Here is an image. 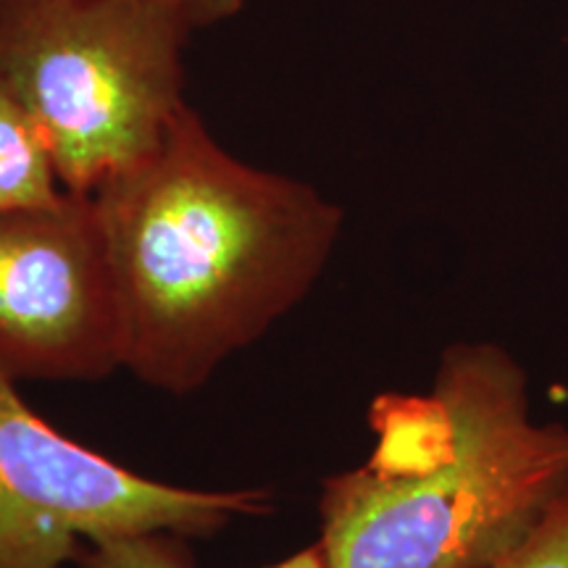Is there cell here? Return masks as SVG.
<instances>
[{
  "instance_id": "obj_1",
  "label": "cell",
  "mask_w": 568,
  "mask_h": 568,
  "mask_svg": "<svg viewBox=\"0 0 568 568\" xmlns=\"http://www.w3.org/2000/svg\"><path fill=\"white\" fill-rule=\"evenodd\" d=\"M122 368L187 395L314 290L343 211L224 151L187 103L161 145L92 193Z\"/></svg>"
},
{
  "instance_id": "obj_2",
  "label": "cell",
  "mask_w": 568,
  "mask_h": 568,
  "mask_svg": "<svg viewBox=\"0 0 568 568\" xmlns=\"http://www.w3.org/2000/svg\"><path fill=\"white\" fill-rule=\"evenodd\" d=\"M366 464L324 479L326 568H495L568 493V426L535 424L527 372L453 343L426 395H379Z\"/></svg>"
},
{
  "instance_id": "obj_8",
  "label": "cell",
  "mask_w": 568,
  "mask_h": 568,
  "mask_svg": "<svg viewBox=\"0 0 568 568\" xmlns=\"http://www.w3.org/2000/svg\"><path fill=\"white\" fill-rule=\"evenodd\" d=\"M495 568H568V493L545 521Z\"/></svg>"
},
{
  "instance_id": "obj_3",
  "label": "cell",
  "mask_w": 568,
  "mask_h": 568,
  "mask_svg": "<svg viewBox=\"0 0 568 568\" xmlns=\"http://www.w3.org/2000/svg\"><path fill=\"white\" fill-rule=\"evenodd\" d=\"M193 30L159 0H0V77L67 193H98L161 145Z\"/></svg>"
},
{
  "instance_id": "obj_6",
  "label": "cell",
  "mask_w": 568,
  "mask_h": 568,
  "mask_svg": "<svg viewBox=\"0 0 568 568\" xmlns=\"http://www.w3.org/2000/svg\"><path fill=\"white\" fill-rule=\"evenodd\" d=\"M67 190L32 116L0 77V211L61 201Z\"/></svg>"
},
{
  "instance_id": "obj_4",
  "label": "cell",
  "mask_w": 568,
  "mask_h": 568,
  "mask_svg": "<svg viewBox=\"0 0 568 568\" xmlns=\"http://www.w3.org/2000/svg\"><path fill=\"white\" fill-rule=\"evenodd\" d=\"M272 514L268 489H190L140 477L40 418L0 376V568H63L84 545L172 531L213 537Z\"/></svg>"
},
{
  "instance_id": "obj_5",
  "label": "cell",
  "mask_w": 568,
  "mask_h": 568,
  "mask_svg": "<svg viewBox=\"0 0 568 568\" xmlns=\"http://www.w3.org/2000/svg\"><path fill=\"white\" fill-rule=\"evenodd\" d=\"M116 368L119 305L92 197L0 211V376L95 382Z\"/></svg>"
},
{
  "instance_id": "obj_9",
  "label": "cell",
  "mask_w": 568,
  "mask_h": 568,
  "mask_svg": "<svg viewBox=\"0 0 568 568\" xmlns=\"http://www.w3.org/2000/svg\"><path fill=\"white\" fill-rule=\"evenodd\" d=\"M159 3L180 11L197 30V27H209L216 24V21L230 19L232 13L243 9L245 0H159Z\"/></svg>"
},
{
  "instance_id": "obj_7",
  "label": "cell",
  "mask_w": 568,
  "mask_h": 568,
  "mask_svg": "<svg viewBox=\"0 0 568 568\" xmlns=\"http://www.w3.org/2000/svg\"><path fill=\"white\" fill-rule=\"evenodd\" d=\"M80 568H195L187 539L172 531H151V535L113 537L103 542L84 545L77 558ZM266 568H326V558L318 539L308 548L282 558Z\"/></svg>"
}]
</instances>
